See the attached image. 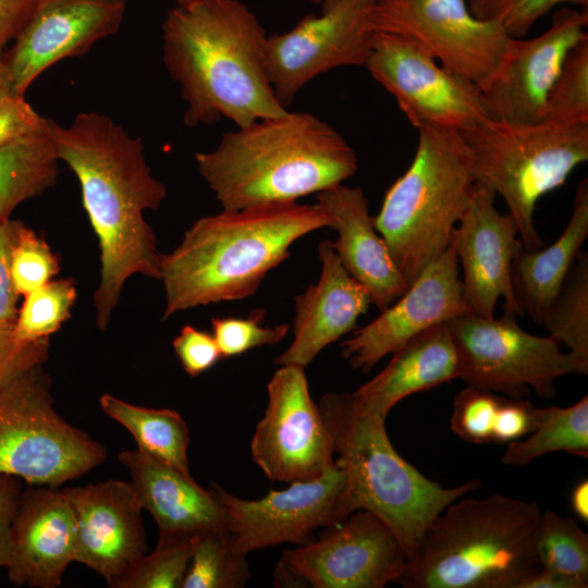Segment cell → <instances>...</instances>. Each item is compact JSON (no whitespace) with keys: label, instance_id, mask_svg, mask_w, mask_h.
Masks as SVG:
<instances>
[{"label":"cell","instance_id":"cell-1","mask_svg":"<svg viewBox=\"0 0 588 588\" xmlns=\"http://www.w3.org/2000/svg\"><path fill=\"white\" fill-rule=\"evenodd\" d=\"M59 161L76 175L84 209L98 238L100 277L94 293L96 323L105 331L134 274L159 280L161 254L144 218L158 209L167 188L152 176L140 137L99 112H82L68 126L47 119Z\"/></svg>","mask_w":588,"mask_h":588},{"label":"cell","instance_id":"cell-2","mask_svg":"<svg viewBox=\"0 0 588 588\" xmlns=\"http://www.w3.org/2000/svg\"><path fill=\"white\" fill-rule=\"evenodd\" d=\"M267 35L238 0H195L162 23V60L179 84L189 127L225 118L236 127L284 114L266 72Z\"/></svg>","mask_w":588,"mask_h":588},{"label":"cell","instance_id":"cell-3","mask_svg":"<svg viewBox=\"0 0 588 588\" xmlns=\"http://www.w3.org/2000/svg\"><path fill=\"white\" fill-rule=\"evenodd\" d=\"M333 219L318 203H271L197 219L181 243L161 254L162 320L176 313L253 295L301 237Z\"/></svg>","mask_w":588,"mask_h":588},{"label":"cell","instance_id":"cell-4","mask_svg":"<svg viewBox=\"0 0 588 588\" xmlns=\"http://www.w3.org/2000/svg\"><path fill=\"white\" fill-rule=\"evenodd\" d=\"M201 177L222 210L297 201L342 184L357 171L354 149L330 124L309 112L286 111L222 135L196 152Z\"/></svg>","mask_w":588,"mask_h":588},{"label":"cell","instance_id":"cell-5","mask_svg":"<svg viewBox=\"0 0 588 588\" xmlns=\"http://www.w3.org/2000/svg\"><path fill=\"white\" fill-rule=\"evenodd\" d=\"M335 463L345 475L343 509L371 512L397 537L407 561L430 522L449 504L480 488L470 480L443 488L405 461L390 442L385 418L364 412L348 392H328L318 402Z\"/></svg>","mask_w":588,"mask_h":588},{"label":"cell","instance_id":"cell-6","mask_svg":"<svg viewBox=\"0 0 588 588\" xmlns=\"http://www.w3.org/2000/svg\"><path fill=\"white\" fill-rule=\"evenodd\" d=\"M541 513L534 501L499 493L454 501L427 526L395 584L511 588L537 566L535 539Z\"/></svg>","mask_w":588,"mask_h":588},{"label":"cell","instance_id":"cell-7","mask_svg":"<svg viewBox=\"0 0 588 588\" xmlns=\"http://www.w3.org/2000/svg\"><path fill=\"white\" fill-rule=\"evenodd\" d=\"M408 169L387 189L373 224L409 285L450 245L476 179L461 131L425 126Z\"/></svg>","mask_w":588,"mask_h":588},{"label":"cell","instance_id":"cell-8","mask_svg":"<svg viewBox=\"0 0 588 588\" xmlns=\"http://www.w3.org/2000/svg\"><path fill=\"white\" fill-rule=\"evenodd\" d=\"M461 133L476 182L503 198L524 247L546 246L534 224L536 204L588 160V123L514 124L488 118Z\"/></svg>","mask_w":588,"mask_h":588},{"label":"cell","instance_id":"cell-9","mask_svg":"<svg viewBox=\"0 0 588 588\" xmlns=\"http://www.w3.org/2000/svg\"><path fill=\"white\" fill-rule=\"evenodd\" d=\"M42 365L19 373L0 394V474L58 488L102 464L107 450L56 412Z\"/></svg>","mask_w":588,"mask_h":588},{"label":"cell","instance_id":"cell-10","mask_svg":"<svg viewBox=\"0 0 588 588\" xmlns=\"http://www.w3.org/2000/svg\"><path fill=\"white\" fill-rule=\"evenodd\" d=\"M445 324L457 355V378L467 385L511 397H524L532 389L549 399L558 378L588 373L553 338L523 330L515 315L486 318L468 313Z\"/></svg>","mask_w":588,"mask_h":588},{"label":"cell","instance_id":"cell-11","mask_svg":"<svg viewBox=\"0 0 588 588\" xmlns=\"http://www.w3.org/2000/svg\"><path fill=\"white\" fill-rule=\"evenodd\" d=\"M365 68L416 128L470 130L489 118L480 88L439 64L414 39L376 32Z\"/></svg>","mask_w":588,"mask_h":588},{"label":"cell","instance_id":"cell-12","mask_svg":"<svg viewBox=\"0 0 588 588\" xmlns=\"http://www.w3.org/2000/svg\"><path fill=\"white\" fill-rule=\"evenodd\" d=\"M369 23L373 32L414 39L480 90L499 70L511 40L499 23L475 17L465 0H376Z\"/></svg>","mask_w":588,"mask_h":588},{"label":"cell","instance_id":"cell-13","mask_svg":"<svg viewBox=\"0 0 588 588\" xmlns=\"http://www.w3.org/2000/svg\"><path fill=\"white\" fill-rule=\"evenodd\" d=\"M375 0H340L320 15H308L266 41V72L285 109L316 76L340 66H365L376 32L370 27Z\"/></svg>","mask_w":588,"mask_h":588},{"label":"cell","instance_id":"cell-14","mask_svg":"<svg viewBox=\"0 0 588 588\" xmlns=\"http://www.w3.org/2000/svg\"><path fill=\"white\" fill-rule=\"evenodd\" d=\"M268 403L250 441L255 464L279 482L320 478L334 464L330 433L308 388L305 368L283 365L267 385Z\"/></svg>","mask_w":588,"mask_h":588},{"label":"cell","instance_id":"cell-15","mask_svg":"<svg viewBox=\"0 0 588 588\" xmlns=\"http://www.w3.org/2000/svg\"><path fill=\"white\" fill-rule=\"evenodd\" d=\"M344 485V471L335 463L320 478L293 481L259 500L240 499L217 483L210 490L228 513L234 550L247 555L282 543L307 544L321 528L347 517Z\"/></svg>","mask_w":588,"mask_h":588},{"label":"cell","instance_id":"cell-16","mask_svg":"<svg viewBox=\"0 0 588 588\" xmlns=\"http://www.w3.org/2000/svg\"><path fill=\"white\" fill-rule=\"evenodd\" d=\"M314 588H383L403 573L406 553L390 527L357 510L281 558Z\"/></svg>","mask_w":588,"mask_h":588},{"label":"cell","instance_id":"cell-17","mask_svg":"<svg viewBox=\"0 0 588 588\" xmlns=\"http://www.w3.org/2000/svg\"><path fill=\"white\" fill-rule=\"evenodd\" d=\"M125 7V0H39L13 45L0 52L1 89L9 97H24L52 64L117 34Z\"/></svg>","mask_w":588,"mask_h":588},{"label":"cell","instance_id":"cell-18","mask_svg":"<svg viewBox=\"0 0 588 588\" xmlns=\"http://www.w3.org/2000/svg\"><path fill=\"white\" fill-rule=\"evenodd\" d=\"M588 10L562 8L550 27L532 39L511 38L503 61L481 89L490 119L514 123L542 122L549 91L569 51L587 33Z\"/></svg>","mask_w":588,"mask_h":588},{"label":"cell","instance_id":"cell-19","mask_svg":"<svg viewBox=\"0 0 588 588\" xmlns=\"http://www.w3.org/2000/svg\"><path fill=\"white\" fill-rule=\"evenodd\" d=\"M468 313L462 295L458 259L449 245L403 295L342 342V357L353 369L369 372L414 336Z\"/></svg>","mask_w":588,"mask_h":588},{"label":"cell","instance_id":"cell-20","mask_svg":"<svg viewBox=\"0 0 588 588\" xmlns=\"http://www.w3.org/2000/svg\"><path fill=\"white\" fill-rule=\"evenodd\" d=\"M497 194L477 183L473 200L452 229L450 246L463 267L462 295L470 313L493 318L502 297L505 314L524 316L511 283V262L519 237L516 222L495 208Z\"/></svg>","mask_w":588,"mask_h":588},{"label":"cell","instance_id":"cell-21","mask_svg":"<svg viewBox=\"0 0 588 588\" xmlns=\"http://www.w3.org/2000/svg\"><path fill=\"white\" fill-rule=\"evenodd\" d=\"M62 491L75 515V562L108 583L146 552L143 507L130 482L109 479Z\"/></svg>","mask_w":588,"mask_h":588},{"label":"cell","instance_id":"cell-22","mask_svg":"<svg viewBox=\"0 0 588 588\" xmlns=\"http://www.w3.org/2000/svg\"><path fill=\"white\" fill-rule=\"evenodd\" d=\"M75 543V515L62 489H23L9 530V580L15 586H60L74 561Z\"/></svg>","mask_w":588,"mask_h":588},{"label":"cell","instance_id":"cell-23","mask_svg":"<svg viewBox=\"0 0 588 588\" xmlns=\"http://www.w3.org/2000/svg\"><path fill=\"white\" fill-rule=\"evenodd\" d=\"M321 273L294 297L293 341L274 358L279 366H308L329 344L353 331L371 304L368 291L341 264L333 242L318 244Z\"/></svg>","mask_w":588,"mask_h":588},{"label":"cell","instance_id":"cell-24","mask_svg":"<svg viewBox=\"0 0 588 588\" xmlns=\"http://www.w3.org/2000/svg\"><path fill=\"white\" fill-rule=\"evenodd\" d=\"M316 199L333 219L331 229L338 232L333 247L341 264L382 311L409 285L375 228L363 189L342 183L317 193Z\"/></svg>","mask_w":588,"mask_h":588},{"label":"cell","instance_id":"cell-25","mask_svg":"<svg viewBox=\"0 0 588 588\" xmlns=\"http://www.w3.org/2000/svg\"><path fill=\"white\" fill-rule=\"evenodd\" d=\"M120 463L130 473L140 505L156 519L159 534L229 530V516L210 489L184 473L138 450L123 451Z\"/></svg>","mask_w":588,"mask_h":588},{"label":"cell","instance_id":"cell-26","mask_svg":"<svg viewBox=\"0 0 588 588\" xmlns=\"http://www.w3.org/2000/svg\"><path fill=\"white\" fill-rule=\"evenodd\" d=\"M392 354L377 376L352 392L366 413L387 418L406 396L457 378V355L445 323L425 330Z\"/></svg>","mask_w":588,"mask_h":588},{"label":"cell","instance_id":"cell-27","mask_svg":"<svg viewBox=\"0 0 588 588\" xmlns=\"http://www.w3.org/2000/svg\"><path fill=\"white\" fill-rule=\"evenodd\" d=\"M588 237V180L576 188L571 218L549 246L530 250L518 240L511 262L514 297L524 315L544 321L551 305Z\"/></svg>","mask_w":588,"mask_h":588},{"label":"cell","instance_id":"cell-28","mask_svg":"<svg viewBox=\"0 0 588 588\" xmlns=\"http://www.w3.org/2000/svg\"><path fill=\"white\" fill-rule=\"evenodd\" d=\"M47 122V119H46ZM59 159L45 127L0 149V221L23 201L41 195L59 176Z\"/></svg>","mask_w":588,"mask_h":588},{"label":"cell","instance_id":"cell-29","mask_svg":"<svg viewBox=\"0 0 588 588\" xmlns=\"http://www.w3.org/2000/svg\"><path fill=\"white\" fill-rule=\"evenodd\" d=\"M99 402L108 416L131 432L138 451L191 473L187 454L189 431L180 413L134 405L109 393L102 394Z\"/></svg>","mask_w":588,"mask_h":588},{"label":"cell","instance_id":"cell-30","mask_svg":"<svg viewBox=\"0 0 588 588\" xmlns=\"http://www.w3.org/2000/svg\"><path fill=\"white\" fill-rule=\"evenodd\" d=\"M524 440L509 443L502 462L522 466L552 452L588 456V396L567 406L540 408V419Z\"/></svg>","mask_w":588,"mask_h":588},{"label":"cell","instance_id":"cell-31","mask_svg":"<svg viewBox=\"0 0 588 588\" xmlns=\"http://www.w3.org/2000/svg\"><path fill=\"white\" fill-rule=\"evenodd\" d=\"M588 371V254L581 250L542 322Z\"/></svg>","mask_w":588,"mask_h":588},{"label":"cell","instance_id":"cell-32","mask_svg":"<svg viewBox=\"0 0 588 588\" xmlns=\"http://www.w3.org/2000/svg\"><path fill=\"white\" fill-rule=\"evenodd\" d=\"M250 577L246 555L233 548L228 530L197 534L181 588H242Z\"/></svg>","mask_w":588,"mask_h":588},{"label":"cell","instance_id":"cell-33","mask_svg":"<svg viewBox=\"0 0 588 588\" xmlns=\"http://www.w3.org/2000/svg\"><path fill=\"white\" fill-rule=\"evenodd\" d=\"M197 534H159L155 550L132 561L108 587L181 588Z\"/></svg>","mask_w":588,"mask_h":588},{"label":"cell","instance_id":"cell-34","mask_svg":"<svg viewBox=\"0 0 588 588\" xmlns=\"http://www.w3.org/2000/svg\"><path fill=\"white\" fill-rule=\"evenodd\" d=\"M535 555L539 567L588 585V535L572 517L541 513Z\"/></svg>","mask_w":588,"mask_h":588},{"label":"cell","instance_id":"cell-35","mask_svg":"<svg viewBox=\"0 0 588 588\" xmlns=\"http://www.w3.org/2000/svg\"><path fill=\"white\" fill-rule=\"evenodd\" d=\"M77 296L75 281L51 280L24 296L13 329L24 342L49 339L70 318Z\"/></svg>","mask_w":588,"mask_h":588},{"label":"cell","instance_id":"cell-36","mask_svg":"<svg viewBox=\"0 0 588 588\" xmlns=\"http://www.w3.org/2000/svg\"><path fill=\"white\" fill-rule=\"evenodd\" d=\"M543 121L588 123V34L567 52L549 91Z\"/></svg>","mask_w":588,"mask_h":588},{"label":"cell","instance_id":"cell-37","mask_svg":"<svg viewBox=\"0 0 588 588\" xmlns=\"http://www.w3.org/2000/svg\"><path fill=\"white\" fill-rule=\"evenodd\" d=\"M10 271L15 292L25 296L51 281L60 264L47 242L20 222L11 247Z\"/></svg>","mask_w":588,"mask_h":588},{"label":"cell","instance_id":"cell-38","mask_svg":"<svg viewBox=\"0 0 588 588\" xmlns=\"http://www.w3.org/2000/svg\"><path fill=\"white\" fill-rule=\"evenodd\" d=\"M265 310H253L246 318L223 317L211 320L212 335L222 358L240 356L253 348L282 341L290 324L262 326Z\"/></svg>","mask_w":588,"mask_h":588},{"label":"cell","instance_id":"cell-39","mask_svg":"<svg viewBox=\"0 0 588 588\" xmlns=\"http://www.w3.org/2000/svg\"><path fill=\"white\" fill-rule=\"evenodd\" d=\"M501 399L494 392L467 385L454 397L451 430L467 442H492Z\"/></svg>","mask_w":588,"mask_h":588},{"label":"cell","instance_id":"cell-40","mask_svg":"<svg viewBox=\"0 0 588 588\" xmlns=\"http://www.w3.org/2000/svg\"><path fill=\"white\" fill-rule=\"evenodd\" d=\"M562 2L588 9V0H469L468 9L475 17L497 22L510 38L519 39L540 17Z\"/></svg>","mask_w":588,"mask_h":588},{"label":"cell","instance_id":"cell-41","mask_svg":"<svg viewBox=\"0 0 588 588\" xmlns=\"http://www.w3.org/2000/svg\"><path fill=\"white\" fill-rule=\"evenodd\" d=\"M13 322H0V394L22 371L49 357V339L24 342L16 338Z\"/></svg>","mask_w":588,"mask_h":588},{"label":"cell","instance_id":"cell-42","mask_svg":"<svg viewBox=\"0 0 588 588\" xmlns=\"http://www.w3.org/2000/svg\"><path fill=\"white\" fill-rule=\"evenodd\" d=\"M172 345L183 369L191 377L209 370L222 358L213 335L191 324L181 329Z\"/></svg>","mask_w":588,"mask_h":588},{"label":"cell","instance_id":"cell-43","mask_svg":"<svg viewBox=\"0 0 588 588\" xmlns=\"http://www.w3.org/2000/svg\"><path fill=\"white\" fill-rule=\"evenodd\" d=\"M540 408L523 397L502 396L493 428L492 443L509 444L537 427Z\"/></svg>","mask_w":588,"mask_h":588},{"label":"cell","instance_id":"cell-44","mask_svg":"<svg viewBox=\"0 0 588 588\" xmlns=\"http://www.w3.org/2000/svg\"><path fill=\"white\" fill-rule=\"evenodd\" d=\"M45 124L46 118L40 117L24 97H5L0 101V149L41 131Z\"/></svg>","mask_w":588,"mask_h":588},{"label":"cell","instance_id":"cell-45","mask_svg":"<svg viewBox=\"0 0 588 588\" xmlns=\"http://www.w3.org/2000/svg\"><path fill=\"white\" fill-rule=\"evenodd\" d=\"M20 222L11 218L0 221V322L14 321L17 315L19 295L11 278L10 254Z\"/></svg>","mask_w":588,"mask_h":588},{"label":"cell","instance_id":"cell-46","mask_svg":"<svg viewBox=\"0 0 588 588\" xmlns=\"http://www.w3.org/2000/svg\"><path fill=\"white\" fill-rule=\"evenodd\" d=\"M23 489L21 478L0 474V567L9 561V530Z\"/></svg>","mask_w":588,"mask_h":588},{"label":"cell","instance_id":"cell-47","mask_svg":"<svg viewBox=\"0 0 588 588\" xmlns=\"http://www.w3.org/2000/svg\"><path fill=\"white\" fill-rule=\"evenodd\" d=\"M39 0H0V52L33 14Z\"/></svg>","mask_w":588,"mask_h":588},{"label":"cell","instance_id":"cell-48","mask_svg":"<svg viewBox=\"0 0 588 588\" xmlns=\"http://www.w3.org/2000/svg\"><path fill=\"white\" fill-rule=\"evenodd\" d=\"M587 584L562 576L542 567H535L516 579L511 588H586Z\"/></svg>","mask_w":588,"mask_h":588},{"label":"cell","instance_id":"cell-49","mask_svg":"<svg viewBox=\"0 0 588 588\" xmlns=\"http://www.w3.org/2000/svg\"><path fill=\"white\" fill-rule=\"evenodd\" d=\"M571 506L583 522H588V480L579 481L572 490Z\"/></svg>","mask_w":588,"mask_h":588},{"label":"cell","instance_id":"cell-50","mask_svg":"<svg viewBox=\"0 0 588 588\" xmlns=\"http://www.w3.org/2000/svg\"><path fill=\"white\" fill-rule=\"evenodd\" d=\"M274 586L307 587L306 583L282 559L274 569Z\"/></svg>","mask_w":588,"mask_h":588},{"label":"cell","instance_id":"cell-51","mask_svg":"<svg viewBox=\"0 0 588 588\" xmlns=\"http://www.w3.org/2000/svg\"><path fill=\"white\" fill-rule=\"evenodd\" d=\"M340 0H322L321 1V11L328 10L329 8L333 7L336 2Z\"/></svg>","mask_w":588,"mask_h":588},{"label":"cell","instance_id":"cell-52","mask_svg":"<svg viewBox=\"0 0 588 588\" xmlns=\"http://www.w3.org/2000/svg\"><path fill=\"white\" fill-rule=\"evenodd\" d=\"M192 1H195V0H176V3L177 4H183V3H188V2H192Z\"/></svg>","mask_w":588,"mask_h":588},{"label":"cell","instance_id":"cell-53","mask_svg":"<svg viewBox=\"0 0 588 588\" xmlns=\"http://www.w3.org/2000/svg\"><path fill=\"white\" fill-rule=\"evenodd\" d=\"M5 97H9V96H7V95L4 94V91H3V90L1 89V87H0V101H1L2 99H4Z\"/></svg>","mask_w":588,"mask_h":588},{"label":"cell","instance_id":"cell-54","mask_svg":"<svg viewBox=\"0 0 588 588\" xmlns=\"http://www.w3.org/2000/svg\"><path fill=\"white\" fill-rule=\"evenodd\" d=\"M310 1H311L313 3H315V4H321V1H322V0H310Z\"/></svg>","mask_w":588,"mask_h":588},{"label":"cell","instance_id":"cell-55","mask_svg":"<svg viewBox=\"0 0 588 588\" xmlns=\"http://www.w3.org/2000/svg\"><path fill=\"white\" fill-rule=\"evenodd\" d=\"M376 1V0H375Z\"/></svg>","mask_w":588,"mask_h":588}]
</instances>
